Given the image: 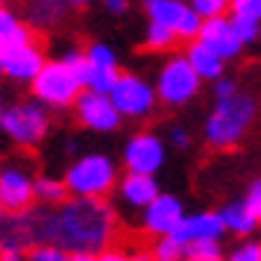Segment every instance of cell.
Masks as SVG:
<instances>
[{
    "label": "cell",
    "mask_w": 261,
    "mask_h": 261,
    "mask_svg": "<svg viewBox=\"0 0 261 261\" xmlns=\"http://www.w3.org/2000/svg\"><path fill=\"white\" fill-rule=\"evenodd\" d=\"M53 212H30L36 241H47L68 252H103L115 235V212L103 197H73L62 205H47Z\"/></svg>",
    "instance_id": "6da1fadb"
},
{
    "label": "cell",
    "mask_w": 261,
    "mask_h": 261,
    "mask_svg": "<svg viewBox=\"0 0 261 261\" xmlns=\"http://www.w3.org/2000/svg\"><path fill=\"white\" fill-rule=\"evenodd\" d=\"M258 118V103L252 94H232L226 100H214L212 115L202 123V135L208 147L214 150H229L241 144V138L249 132V126Z\"/></svg>",
    "instance_id": "7a4b0ae2"
},
{
    "label": "cell",
    "mask_w": 261,
    "mask_h": 261,
    "mask_svg": "<svg viewBox=\"0 0 261 261\" xmlns=\"http://www.w3.org/2000/svg\"><path fill=\"white\" fill-rule=\"evenodd\" d=\"M65 182H68L73 197H106L109 191H118L120 176L112 155L88 153L68 167Z\"/></svg>",
    "instance_id": "3957f363"
},
{
    "label": "cell",
    "mask_w": 261,
    "mask_h": 261,
    "mask_svg": "<svg viewBox=\"0 0 261 261\" xmlns=\"http://www.w3.org/2000/svg\"><path fill=\"white\" fill-rule=\"evenodd\" d=\"M30 85H33V97H36L38 103L50 106V109L73 106L76 97L85 91L83 80L76 76V71H73L62 56L59 59H50L47 65L41 68V73H38Z\"/></svg>",
    "instance_id": "277c9868"
},
{
    "label": "cell",
    "mask_w": 261,
    "mask_h": 261,
    "mask_svg": "<svg viewBox=\"0 0 261 261\" xmlns=\"http://www.w3.org/2000/svg\"><path fill=\"white\" fill-rule=\"evenodd\" d=\"M202 76L197 73V68L191 65L188 56H170V59L159 68V76H155V91H159V100L170 109L188 106L194 97L200 94Z\"/></svg>",
    "instance_id": "5b68a950"
},
{
    "label": "cell",
    "mask_w": 261,
    "mask_h": 261,
    "mask_svg": "<svg viewBox=\"0 0 261 261\" xmlns=\"http://www.w3.org/2000/svg\"><path fill=\"white\" fill-rule=\"evenodd\" d=\"M0 129L18 147H36L50 129L44 103H15L0 112Z\"/></svg>",
    "instance_id": "8992f818"
},
{
    "label": "cell",
    "mask_w": 261,
    "mask_h": 261,
    "mask_svg": "<svg viewBox=\"0 0 261 261\" xmlns=\"http://www.w3.org/2000/svg\"><path fill=\"white\" fill-rule=\"evenodd\" d=\"M112 100L126 120H141L155 109L159 91L138 73H120V80L112 88Z\"/></svg>",
    "instance_id": "52a82bcc"
},
{
    "label": "cell",
    "mask_w": 261,
    "mask_h": 261,
    "mask_svg": "<svg viewBox=\"0 0 261 261\" xmlns=\"http://www.w3.org/2000/svg\"><path fill=\"white\" fill-rule=\"evenodd\" d=\"M73 112H76L80 123L91 132H115L123 123V115L115 106L112 94H103V91H94V88H85L83 94L76 97Z\"/></svg>",
    "instance_id": "ba28073f"
},
{
    "label": "cell",
    "mask_w": 261,
    "mask_h": 261,
    "mask_svg": "<svg viewBox=\"0 0 261 261\" xmlns=\"http://www.w3.org/2000/svg\"><path fill=\"white\" fill-rule=\"evenodd\" d=\"M120 159H123L126 170H135V173H159L165 167L167 147L155 132H135L129 141L123 144Z\"/></svg>",
    "instance_id": "9c48e42d"
},
{
    "label": "cell",
    "mask_w": 261,
    "mask_h": 261,
    "mask_svg": "<svg viewBox=\"0 0 261 261\" xmlns=\"http://www.w3.org/2000/svg\"><path fill=\"white\" fill-rule=\"evenodd\" d=\"M44 65H47V59H44V53L36 41L0 50V71H3V76H9L15 83H33Z\"/></svg>",
    "instance_id": "30bf717a"
},
{
    "label": "cell",
    "mask_w": 261,
    "mask_h": 261,
    "mask_svg": "<svg viewBox=\"0 0 261 261\" xmlns=\"http://www.w3.org/2000/svg\"><path fill=\"white\" fill-rule=\"evenodd\" d=\"M36 200V179L21 167H6L0 173V205L6 214L27 212Z\"/></svg>",
    "instance_id": "8fae6325"
},
{
    "label": "cell",
    "mask_w": 261,
    "mask_h": 261,
    "mask_svg": "<svg viewBox=\"0 0 261 261\" xmlns=\"http://www.w3.org/2000/svg\"><path fill=\"white\" fill-rule=\"evenodd\" d=\"M182 220H185V205L173 194H159L141 214V226L155 238L170 235Z\"/></svg>",
    "instance_id": "7c38bea8"
},
{
    "label": "cell",
    "mask_w": 261,
    "mask_h": 261,
    "mask_svg": "<svg viewBox=\"0 0 261 261\" xmlns=\"http://www.w3.org/2000/svg\"><path fill=\"white\" fill-rule=\"evenodd\" d=\"M226 232L229 229H226V220L220 212H197L185 214V220L170 235L179 238L182 244H191V241H223Z\"/></svg>",
    "instance_id": "4fadbf2b"
},
{
    "label": "cell",
    "mask_w": 261,
    "mask_h": 261,
    "mask_svg": "<svg viewBox=\"0 0 261 261\" xmlns=\"http://www.w3.org/2000/svg\"><path fill=\"white\" fill-rule=\"evenodd\" d=\"M200 41H205L212 50H217L226 62L229 59H238L241 53H244V41L238 38L235 33V24H232V18H226V15H214V18H205V24H202V33H200Z\"/></svg>",
    "instance_id": "5bb4252c"
},
{
    "label": "cell",
    "mask_w": 261,
    "mask_h": 261,
    "mask_svg": "<svg viewBox=\"0 0 261 261\" xmlns=\"http://www.w3.org/2000/svg\"><path fill=\"white\" fill-rule=\"evenodd\" d=\"M159 194H162V191H159L155 173H135V170H126V176L118 182V197H120V202L129 205V208H147Z\"/></svg>",
    "instance_id": "9a60e30c"
},
{
    "label": "cell",
    "mask_w": 261,
    "mask_h": 261,
    "mask_svg": "<svg viewBox=\"0 0 261 261\" xmlns=\"http://www.w3.org/2000/svg\"><path fill=\"white\" fill-rule=\"evenodd\" d=\"M185 56L191 59V65L197 68V73H200L202 80H208V83H214V80H220L223 76V65L226 59L217 53V50H212L205 41H200V38H194V41H188V50H185Z\"/></svg>",
    "instance_id": "2e32d148"
},
{
    "label": "cell",
    "mask_w": 261,
    "mask_h": 261,
    "mask_svg": "<svg viewBox=\"0 0 261 261\" xmlns=\"http://www.w3.org/2000/svg\"><path fill=\"white\" fill-rule=\"evenodd\" d=\"M220 214H223L226 220V229H229V235H252L255 229H261V220L252 214V208H249L244 200L238 202H226L223 208H220Z\"/></svg>",
    "instance_id": "e0dca14e"
},
{
    "label": "cell",
    "mask_w": 261,
    "mask_h": 261,
    "mask_svg": "<svg viewBox=\"0 0 261 261\" xmlns=\"http://www.w3.org/2000/svg\"><path fill=\"white\" fill-rule=\"evenodd\" d=\"M27 41H36L33 38V30L12 12V9H0V50H9V47H21Z\"/></svg>",
    "instance_id": "ac0fdd59"
},
{
    "label": "cell",
    "mask_w": 261,
    "mask_h": 261,
    "mask_svg": "<svg viewBox=\"0 0 261 261\" xmlns=\"http://www.w3.org/2000/svg\"><path fill=\"white\" fill-rule=\"evenodd\" d=\"M185 9H188V3H182V0H144V12H147V18L170 27V30L179 27Z\"/></svg>",
    "instance_id": "d6986e66"
},
{
    "label": "cell",
    "mask_w": 261,
    "mask_h": 261,
    "mask_svg": "<svg viewBox=\"0 0 261 261\" xmlns=\"http://www.w3.org/2000/svg\"><path fill=\"white\" fill-rule=\"evenodd\" d=\"M68 182L65 179H56V176H41L36 179V200L41 205H62V202L68 200Z\"/></svg>",
    "instance_id": "ffe728a7"
},
{
    "label": "cell",
    "mask_w": 261,
    "mask_h": 261,
    "mask_svg": "<svg viewBox=\"0 0 261 261\" xmlns=\"http://www.w3.org/2000/svg\"><path fill=\"white\" fill-rule=\"evenodd\" d=\"M185 261H226L220 241H191L185 244Z\"/></svg>",
    "instance_id": "44dd1931"
},
{
    "label": "cell",
    "mask_w": 261,
    "mask_h": 261,
    "mask_svg": "<svg viewBox=\"0 0 261 261\" xmlns=\"http://www.w3.org/2000/svg\"><path fill=\"white\" fill-rule=\"evenodd\" d=\"M173 38H179L176 30L159 24V21H150L147 30H144V44H147L150 50H167L170 44H173Z\"/></svg>",
    "instance_id": "7402d4cb"
},
{
    "label": "cell",
    "mask_w": 261,
    "mask_h": 261,
    "mask_svg": "<svg viewBox=\"0 0 261 261\" xmlns=\"http://www.w3.org/2000/svg\"><path fill=\"white\" fill-rule=\"evenodd\" d=\"M155 261H185V244L173 235H162L153 247Z\"/></svg>",
    "instance_id": "603a6c76"
},
{
    "label": "cell",
    "mask_w": 261,
    "mask_h": 261,
    "mask_svg": "<svg viewBox=\"0 0 261 261\" xmlns=\"http://www.w3.org/2000/svg\"><path fill=\"white\" fill-rule=\"evenodd\" d=\"M85 56H88V62H91V68H120L118 65V53H115L112 44H106V41H94V44H88Z\"/></svg>",
    "instance_id": "cb8c5ba5"
},
{
    "label": "cell",
    "mask_w": 261,
    "mask_h": 261,
    "mask_svg": "<svg viewBox=\"0 0 261 261\" xmlns=\"http://www.w3.org/2000/svg\"><path fill=\"white\" fill-rule=\"evenodd\" d=\"M202 24H205V18L188 3V9H185L182 21H179V27H176V36L182 38V41H194V38H200Z\"/></svg>",
    "instance_id": "d4e9b609"
},
{
    "label": "cell",
    "mask_w": 261,
    "mask_h": 261,
    "mask_svg": "<svg viewBox=\"0 0 261 261\" xmlns=\"http://www.w3.org/2000/svg\"><path fill=\"white\" fill-rule=\"evenodd\" d=\"M27 261H71V252L62 249V247H56V244L38 241L36 247L27 249Z\"/></svg>",
    "instance_id": "484cf974"
},
{
    "label": "cell",
    "mask_w": 261,
    "mask_h": 261,
    "mask_svg": "<svg viewBox=\"0 0 261 261\" xmlns=\"http://www.w3.org/2000/svg\"><path fill=\"white\" fill-rule=\"evenodd\" d=\"M120 80V68H91V76H88V88L94 91H103V94H112L115 83Z\"/></svg>",
    "instance_id": "4316f807"
},
{
    "label": "cell",
    "mask_w": 261,
    "mask_h": 261,
    "mask_svg": "<svg viewBox=\"0 0 261 261\" xmlns=\"http://www.w3.org/2000/svg\"><path fill=\"white\" fill-rule=\"evenodd\" d=\"M232 24H235V33L238 38L244 41V44H255L261 38V21H255V18H241V15H232Z\"/></svg>",
    "instance_id": "83f0119b"
},
{
    "label": "cell",
    "mask_w": 261,
    "mask_h": 261,
    "mask_svg": "<svg viewBox=\"0 0 261 261\" xmlns=\"http://www.w3.org/2000/svg\"><path fill=\"white\" fill-rule=\"evenodd\" d=\"M226 261H261V241L244 238V241L226 255Z\"/></svg>",
    "instance_id": "f1b7e54d"
},
{
    "label": "cell",
    "mask_w": 261,
    "mask_h": 261,
    "mask_svg": "<svg viewBox=\"0 0 261 261\" xmlns=\"http://www.w3.org/2000/svg\"><path fill=\"white\" fill-rule=\"evenodd\" d=\"M191 6H194L202 18H214V15L232 12V0H191Z\"/></svg>",
    "instance_id": "f546056e"
},
{
    "label": "cell",
    "mask_w": 261,
    "mask_h": 261,
    "mask_svg": "<svg viewBox=\"0 0 261 261\" xmlns=\"http://www.w3.org/2000/svg\"><path fill=\"white\" fill-rule=\"evenodd\" d=\"M232 15L261 21V0H232Z\"/></svg>",
    "instance_id": "4dcf8cb0"
},
{
    "label": "cell",
    "mask_w": 261,
    "mask_h": 261,
    "mask_svg": "<svg viewBox=\"0 0 261 261\" xmlns=\"http://www.w3.org/2000/svg\"><path fill=\"white\" fill-rule=\"evenodd\" d=\"M244 202H247L249 208H252V214L261 220V176L247 188V197H244Z\"/></svg>",
    "instance_id": "1f68e13d"
},
{
    "label": "cell",
    "mask_w": 261,
    "mask_h": 261,
    "mask_svg": "<svg viewBox=\"0 0 261 261\" xmlns=\"http://www.w3.org/2000/svg\"><path fill=\"white\" fill-rule=\"evenodd\" d=\"M214 100H226V97L238 94V83L235 80H229V76H220V80H214Z\"/></svg>",
    "instance_id": "d6a6232c"
},
{
    "label": "cell",
    "mask_w": 261,
    "mask_h": 261,
    "mask_svg": "<svg viewBox=\"0 0 261 261\" xmlns=\"http://www.w3.org/2000/svg\"><path fill=\"white\" fill-rule=\"evenodd\" d=\"M167 138H170V144H173L176 150H185V147L191 144V132L176 123V126H170V129H167Z\"/></svg>",
    "instance_id": "836d02e7"
},
{
    "label": "cell",
    "mask_w": 261,
    "mask_h": 261,
    "mask_svg": "<svg viewBox=\"0 0 261 261\" xmlns=\"http://www.w3.org/2000/svg\"><path fill=\"white\" fill-rule=\"evenodd\" d=\"M103 9L109 15H126L129 12V0H103Z\"/></svg>",
    "instance_id": "e575fe53"
},
{
    "label": "cell",
    "mask_w": 261,
    "mask_h": 261,
    "mask_svg": "<svg viewBox=\"0 0 261 261\" xmlns=\"http://www.w3.org/2000/svg\"><path fill=\"white\" fill-rule=\"evenodd\" d=\"M97 261H132V255L120 252V249H103V252H97Z\"/></svg>",
    "instance_id": "d590c367"
},
{
    "label": "cell",
    "mask_w": 261,
    "mask_h": 261,
    "mask_svg": "<svg viewBox=\"0 0 261 261\" xmlns=\"http://www.w3.org/2000/svg\"><path fill=\"white\" fill-rule=\"evenodd\" d=\"M0 261H27V255H24V249H18V247H3V258Z\"/></svg>",
    "instance_id": "8d00e7d4"
},
{
    "label": "cell",
    "mask_w": 261,
    "mask_h": 261,
    "mask_svg": "<svg viewBox=\"0 0 261 261\" xmlns=\"http://www.w3.org/2000/svg\"><path fill=\"white\" fill-rule=\"evenodd\" d=\"M132 261H155V255L147 249H138V252H132Z\"/></svg>",
    "instance_id": "74e56055"
},
{
    "label": "cell",
    "mask_w": 261,
    "mask_h": 261,
    "mask_svg": "<svg viewBox=\"0 0 261 261\" xmlns=\"http://www.w3.org/2000/svg\"><path fill=\"white\" fill-rule=\"evenodd\" d=\"M71 261H97V255H91V252H71Z\"/></svg>",
    "instance_id": "f35d334b"
},
{
    "label": "cell",
    "mask_w": 261,
    "mask_h": 261,
    "mask_svg": "<svg viewBox=\"0 0 261 261\" xmlns=\"http://www.w3.org/2000/svg\"><path fill=\"white\" fill-rule=\"evenodd\" d=\"M62 3H68V6H88L91 0H62Z\"/></svg>",
    "instance_id": "ab89813d"
}]
</instances>
